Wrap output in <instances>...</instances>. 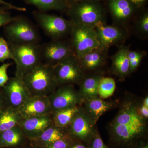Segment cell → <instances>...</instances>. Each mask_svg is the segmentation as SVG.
Here are the masks:
<instances>
[{
    "mask_svg": "<svg viewBox=\"0 0 148 148\" xmlns=\"http://www.w3.org/2000/svg\"><path fill=\"white\" fill-rule=\"evenodd\" d=\"M32 95L48 96L57 86L53 66L40 63L23 78Z\"/></svg>",
    "mask_w": 148,
    "mask_h": 148,
    "instance_id": "obj_1",
    "label": "cell"
},
{
    "mask_svg": "<svg viewBox=\"0 0 148 148\" xmlns=\"http://www.w3.org/2000/svg\"><path fill=\"white\" fill-rule=\"evenodd\" d=\"M8 44L12 60L16 64L15 76L23 79L26 74L41 63V45L40 43Z\"/></svg>",
    "mask_w": 148,
    "mask_h": 148,
    "instance_id": "obj_2",
    "label": "cell"
},
{
    "mask_svg": "<svg viewBox=\"0 0 148 148\" xmlns=\"http://www.w3.org/2000/svg\"><path fill=\"white\" fill-rule=\"evenodd\" d=\"M4 34L9 43H39L38 30L31 21L24 17H15L13 21L4 27Z\"/></svg>",
    "mask_w": 148,
    "mask_h": 148,
    "instance_id": "obj_3",
    "label": "cell"
},
{
    "mask_svg": "<svg viewBox=\"0 0 148 148\" xmlns=\"http://www.w3.org/2000/svg\"><path fill=\"white\" fill-rule=\"evenodd\" d=\"M33 15L40 27L53 40L61 39L70 35L73 25L71 20L40 10L34 11Z\"/></svg>",
    "mask_w": 148,
    "mask_h": 148,
    "instance_id": "obj_4",
    "label": "cell"
},
{
    "mask_svg": "<svg viewBox=\"0 0 148 148\" xmlns=\"http://www.w3.org/2000/svg\"><path fill=\"white\" fill-rule=\"evenodd\" d=\"M70 35V42L77 58L101 47L94 27L73 23Z\"/></svg>",
    "mask_w": 148,
    "mask_h": 148,
    "instance_id": "obj_5",
    "label": "cell"
},
{
    "mask_svg": "<svg viewBox=\"0 0 148 148\" xmlns=\"http://www.w3.org/2000/svg\"><path fill=\"white\" fill-rule=\"evenodd\" d=\"M88 1L73 4L69 9L70 20L74 24L94 28L99 21H104V14L100 6Z\"/></svg>",
    "mask_w": 148,
    "mask_h": 148,
    "instance_id": "obj_6",
    "label": "cell"
},
{
    "mask_svg": "<svg viewBox=\"0 0 148 148\" xmlns=\"http://www.w3.org/2000/svg\"><path fill=\"white\" fill-rule=\"evenodd\" d=\"M52 66L57 86L78 82L82 78L83 69L76 56L66 58Z\"/></svg>",
    "mask_w": 148,
    "mask_h": 148,
    "instance_id": "obj_7",
    "label": "cell"
},
{
    "mask_svg": "<svg viewBox=\"0 0 148 148\" xmlns=\"http://www.w3.org/2000/svg\"><path fill=\"white\" fill-rule=\"evenodd\" d=\"M42 61L53 66L66 58L76 55L71 42L64 40H53L41 45Z\"/></svg>",
    "mask_w": 148,
    "mask_h": 148,
    "instance_id": "obj_8",
    "label": "cell"
},
{
    "mask_svg": "<svg viewBox=\"0 0 148 148\" xmlns=\"http://www.w3.org/2000/svg\"><path fill=\"white\" fill-rule=\"evenodd\" d=\"M3 88L8 106L18 110L32 95L23 79L16 76L9 79Z\"/></svg>",
    "mask_w": 148,
    "mask_h": 148,
    "instance_id": "obj_9",
    "label": "cell"
},
{
    "mask_svg": "<svg viewBox=\"0 0 148 148\" xmlns=\"http://www.w3.org/2000/svg\"><path fill=\"white\" fill-rule=\"evenodd\" d=\"M52 113L76 106L79 101L78 95L70 85L56 89L48 95Z\"/></svg>",
    "mask_w": 148,
    "mask_h": 148,
    "instance_id": "obj_10",
    "label": "cell"
},
{
    "mask_svg": "<svg viewBox=\"0 0 148 148\" xmlns=\"http://www.w3.org/2000/svg\"><path fill=\"white\" fill-rule=\"evenodd\" d=\"M23 119L52 114L48 96L32 95L18 109Z\"/></svg>",
    "mask_w": 148,
    "mask_h": 148,
    "instance_id": "obj_11",
    "label": "cell"
},
{
    "mask_svg": "<svg viewBox=\"0 0 148 148\" xmlns=\"http://www.w3.org/2000/svg\"><path fill=\"white\" fill-rule=\"evenodd\" d=\"M94 29L101 47L108 49L111 46L124 39L125 33L122 29L106 24L105 21L98 22Z\"/></svg>",
    "mask_w": 148,
    "mask_h": 148,
    "instance_id": "obj_12",
    "label": "cell"
},
{
    "mask_svg": "<svg viewBox=\"0 0 148 148\" xmlns=\"http://www.w3.org/2000/svg\"><path fill=\"white\" fill-rule=\"evenodd\" d=\"M53 125L52 116L50 115L23 119L18 126L25 138L32 140L38 137Z\"/></svg>",
    "mask_w": 148,
    "mask_h": 148,
    "instance_id": "obj_13",
    "label": "cell"
},
{
    "mask_svg": "<svg viewBox=\"0 0 148 148\" xmlns=\"http://www.w3.org/2000/svg\"><path fill=\"white\" fill-rule=\"evenodd\" d=\"M108 49L100 47L77 58L82 69L94 70L104 65L108 56Z\"/></svg>",
    "mask_w": 148,
    "mask_h": 148,
    "instance_id": "obj_14",
    "label": "cell"
},
{
    "mask_svg": "<svg viewBox=\"0 0 148 148\" xmlns=\"http://www.w3.org/2000/svg\"><path fill=\"white\" fill-rule=\"evenodd\" d=\"M109 7L114 18L120 24L127 21L133 13L132 3L128 0H110Z\"/></svg>",
    "mask_w": 148,
    "mask_h": 148,
    "instance_id": "obj_15",
    "label": "cell"
},
{
    "mask_svg": "<svg viewBox=\"0 0 148 148\" xmlns=\"http://www.w3.org/2000/svg\"><path fill=\"white\" fill-rule=\"evenodd\" d=\"M129 47L122 45L120 47L116 53L111 57L113 69L120 76L125 75L130 72L128 57Z\"/></svg>",
    "mask_w": 148,
    "mask_h": 148,
    "instance_id": "obj_16",
    "label": "cell"
},
{
    "mask_svg": "<svg viewBox=\"0 0 148 148\" xmlns=\"http://www.w3.org/2000/svg\"><path fill=\"white\" fill-rule=\"evenodd\" d=\"M23 119L18 110L8 106L0 111V134L18 126Z\"/></svg>",
    "mask_w": 148,
    "mask_h": 148,
    "instance_id": "obj_17",
    "label": "cell"
},
{
    "mask_svg": "<svg viewBox=\"0 0 148 148\" xmlns=\"http://www.w3.org/2000/svg\"><path fill=\"white\" fill-rule=\"evenodd\" d=\"M62 129L53 125L45 130L38 137L31 141L36 147H42L56 141L66 138Z\"/></svg>",
    "mask_w": 148,
    "mask_h": 148,
    "instance_id": "obj_18",
    "label": "cell"
},
{
    "mask_svg": "<svg viewBox=\"0 0 148 148\" xmlns=\"http://www.w3.org/2000/svg\"><path fill=\"white\" fill-rule=\"evenodd\" d=\"M69 126L73 135L83 139L90 135L92 128L90 121L83 114H80L79 111L76 114Z\"/></svg>",
    "mask_w": 148,
    "mask_h": 148,
    "instance_id": "obj_19",
    "label": "cell"
},
{
    "mask_svg": "<svg viewBox=\"0 0 148 148\" xmlns=\"http://www.w3.org/2000/svg\"><path fill=\"white\" fill-rule=\"evenodd\" d=\"M25 136L19 126L0 134V148L15 147L22 143Z\"/></svg>",
    "mask_w": 148,
    "mask_h": 148,
    "instance_id": "obj_20",
    "label": "cell"
},
{
    "mask_svg": "<svg viewBox=\"0 0 148 148\" xmlns=\"http://www.w3.org/2000/svg\"><path fill=\"white\" fill-rule=\"evenodd\" d=\"M79 111L78 108L75 106L52 113L51 116L53 125L61 128L69 126L74 116Z\"/></svg>",
    "mask_w": 148,
    "mask_h": 148,
    "instance_id": "obj_21",
    "label": "cell"
},
{
    "mask_svg": "<svg viewBox=\"0 0 148 148\" xmlns=\"http://www.w3.org/2000/svg\"><path fill=\"white\" fill-rule=\"evenodd\" d=\"M144 125H126L114 124V131L121 139L127 141L140 135L144 130Z\"/></svg>",
    "mask_w": 148,
    "mask_h": 148,
    "instance_id": "obj_22",
    "label": "cell"
},
{
    "mask_svg": "<svg viewBox=\"0 0 148 148\" xmlns=\"http://www.w3.org/2000/svg\"><path fill=\"white\" fill-rule=\"evenodd\" d=\"M114 124L144 125L141 117L137 111L131 108L122 110L115 119Z\"/></svg>",
    "mask_w": 148,
    "mask_h": 148,
    "instance_id": "obj_23",
    "label": "cell"
},
{
    "mask_svg": "<svg viewBox=\"0 0 148 148\" xmlns=\"http://www.w3.org/2000/svg\"><path fill=\"white\" fill-rule=\"evenodd\" d=\"M28 4L36 7L41 11L64 10L68 8L65 0H24Z\"/></svg>",
    "mask_w": 148,
    "mask_h": 148,
    "instance_id": "obj_24",
    "label": "cell"
},
{
    "mask_svg": "<svg viewBox=\"0 0 148 148\" xmlns=\"http://www.w3.org/2000/svg\"><path fill=\"white\" fill-rule=\"evenodd\" d=\"M101 77V76L94 75L85 79L81 86L82 94L89 98L96 97L98 95V84Z\"/></svg>",
    "mask_w": 148,
    "mask_h": 148,
    "instance_id": "obj_25",
    "label": "cell"
},
{
    "mask_svg": "<svg viewBox=\"0 0 148 148\" xmlns=\"http://www.w3.org/2000/svg\"><path fill=\"white\" fill-rule=\"evenodd\" d=\"M89 99L87 103L88 108L95 118H98L110 108V104L101 98L95 97Z\"/></svg>",
    "mask_w": 148,
    "mask_h": 148,
    "instance_id": "obj_26",
    "label": "cell"
},
{
    "mask_svg": "<svg viewBox=\"0 0 148 148\" xmlns=\"http://www.w3.org/2000/svg\"><path fill=\"white\" fill-rule=\"evenodd\" d=\"M116 86L113 79L102 77L98 84V94L103 99L109 98L113 94Z\"/></svg>",
    "mask_w": 148,
    "mask_h": 148,
    "instance_id": "obj_27",
    "label": "cell"
},
{
    "mask_svg": "<svg viewBox=\"0 0 148 148\" xmlns=\"http://www.w3.org/2000/svg\"><path fill=\"white\" fill-rule=\"evenodd\" d=\"M12 59L8 42L2 37H0V62L3 63L6 60Z\"/></svg>",
    "mask_w": 148,
    "mask_h": 148,
    "instance_id": "obj_28",
    "label": "cell"
},
{
    "mask_svg": "<svg viewBox=\"0 0 148 148\" xmlns=\"http://www.w3.org/2000/svg\"><path fill=\"white\" fill-rule=\"evenodd\" d=\"M11 65L10 63H5L0 66V87H3L9 79L7 71Z\"/></svg>",
    "mask_w": 148,
    "mask_h": 148,
    "instance_id": "obj_29",
    "label": "cell"
},
{
    "mask_svg": "<svg viewBox=\"0 0 148 148\" xmlns=\"http://www.w3.org/2000/svg\"><path fill=\"white\" fill-rule=\"evenodd\" d=\"M138 31L142 34L147 35L148 34V15L145 14L139 20L137 24Z\"/></svg>",
    "mask_w": 148,
    "mask_h": 148,
    "instance_id": "obj_30",
    "label": "cell"
},
{
    "mask_svg": "<svg viewBox=\"0 0 148 148\" xmlns=\"http://www.w3.org/2000/svg\"><path fill=\"white\" fill-rule=\"evenodd\" d=\"M15 18V17L12 16L7 10L0 12V28L9 24Z\"/></svg>",
    "mask_w": 148,
    "mask_h": 148,
    "instance_id": "obj_31",
    "label": "cell"
},
{
    "mask_svg": "<svg viewBox=\"0 0 148 148\" xmlns=\"http://www.w3.org/2000/svg\"><path fill=\"white\" fill-rule=\"evenodd\" d=\"M70 145L66 138L56 141L41 148H69Z\"/></svg>",
    "mask_w": 148,
    "mask_h": 148,
    "instance_id": "obj_32",
    "label": "cell"
},
{
    "mask_svg": "<svg viewBox=\"0 0 148 148\" xmlns=\"http://www.w3.org/2000/svg\"><path fill=\"white\" fill-rule=\"evenodd\" d=\"M144 53L143 52L136 51L130 50V49L128 53V57L129 61L138 59V58H143Z\"/></svg>",
    "mask_w": 148,
    "mask_h": 148,
    "instance_id": "obj_33",
    "label": "cell"
},
{
    "mask_svg": "<svg viewBox=\"0 0 148 148\" xmlns=\"http://www.w3.org/2000/svg\"><path fill=\"white\" fill-rule=\"evenodd\" d=\"M0 5H2L3 6L6 7L9 9L19 11H26L27 10L26 8H24L19 7L14 5L10 3L5 1L3 0H0Z\"/></svg>",
    "mask_w": 148,
    "mask_h": 148,
    "instance_id": "obj_34",
    "label": "cell"
},
{
    "mask_svg": "<svg viewBox=\"0 0 148 148\" xmlns=\"http://www.w3.org/2000/svg\"><path fill=\"white\" fill-rule=\"evenodd\" d=\"M92 148H106L103 140L100 138H95L93 141Z\"/></svg>",
    "mask_w": 148,
    "mask_h": 148,
    "instance_id": "obj_35",
    "label": "cell"
},
{
    "mask_svg": "<svg viewBox=\"0 0 148 148\" xmlns=\"http://www.w3.org/2000/svg\"><path fill=\"white\" fill-rule=\"evenodd\" d=\"M143 58H138L132 61H130V71H133L137 69L141 63Z\"/></svg>",
    "mask_w": 148,
    "mask_h": 148,
    "instance_id": "obj_36",
    "label": "cell"
},
{
    "mask_svg": "<svg viewBox=\"0 0 148 148\" xmlns=\"http://www.w3.org/2000/svg\"><path fill=\"white\" fill-rule=\"evenodd\" d=\"M140 113L145 118L148 117V108L143 105L140 108Z\"/></svg>",
    "mask_w": 148,
    "mask_h": 148,
    "instance_id": "obj_37",
    "label": "cell"
},
{
    "mask_svg": "<svg viewBox=\"0 0 148 148\" xmlns=\"http://www.w3.org/2000/svg\"><path fill=\"white\" fill-rule=\"evenodd\" d=\"M5 101V99L4 97L0 94V111L3 108H4Z\"/></svg>",
    "mask_w": 148,
    "mask_h": 148,
    "instance_id": "obj_38",
    "label": "cell"
},
{
    "mask_svg": "<svg viewBox=\"0 0 148 148\" xmlns=\"http://www.w3.org/2000/svg\"><path fill=\"white\" fill-rule=\"evenodd\" d=\"M130 3L135 5H140L144 2L145 0H128Z\"/></svg>",
    "mask_w": 148,
    "mask_h": 148,
    "instance_id": "obj_39",
    "label": "cell"
},
{
    "mask_svg": "<svg viewBox=\"0 0 148 148\" xmlns=\"http://www.w3.org/2000/svg\"><path fill=\"white\" fill-rule=\"evenodd\" d=\"M73 3V4L79 2L84 1H91L92 0H70Z\"/></svg>",
    "mask_w": 148,
    "mask_h": 148,
    "instance_id": "obj_40",
    "label": "cell"
},
{
    "mask_svg": "<svg viewBox=\"0 0 148 148\" xmlns=\"http://www.w3.org/2000/svg\"><path fill=\"white\" fill-rule=\"evenodd\" d=\"M143 105L148 108V98L147 96L144 100Z\"/></svg>",
    "mask_w": 148,
    "mask_h": 148,
    "instance_id": "obj_41",
    "label": "cell"
},
{
    "mask_svg": "<svg viewBox=\"0 0 148 148\" xmlns=\"http://www.w3.org/2000/svg\"><path fill=\"white\" fill-rule=\"evenodd\" d=\"M71 148H86L84 146L80 145H76L73 146Z\"/></svg>",
    "mask_w": 148,
    "mask_h": 148,
    "instance_id": "obj_42",
    "label": "cell"
},
{
    "mask_svg": "<svg viewBox=\"0 0 148 148\" xmlns=\"http://www.w3.org/2000/svg\"><path fill=\"white\" fill-rule=\"evenodd\" d=\"M8 9H9L8 8L6 7H0V12L2 11L7 10Z\"/></svg>",
    "mask_w": 148,
    "mask_h": 148,
    "instance_id": "obj_43",
    "label": "cell"
},
{
    "mask_svg": "<svg viewBox=\"0 0 148 148\" xmlns=\"http://www.w3.org/2000/svg\"><path fill=\"white\" fill-rule=\"evenodd\" d=\"M23 148H37V147H35L34 146H30V147H25Z\"/></svg>",
    "mask_w": 148,
    "mask_h": 148,
    "instance_id": "obj_44",
    "label": "cell"
},
{
    "mask_svg": "<svg viewBox=\"0 0 148 148\" xmlns=\"http://www.w3.org/2000/svg\"><path fill=\"white\" fill-rule=\"evenodd\" d=\"M139 148H148V146L147 145L144 146V147H140Z\"/></svg>",
    "mask_w": 148,
    "mask_h": 148,
    "instance_id": "obj_45",
    "label": "cell"
}]
</instances>
